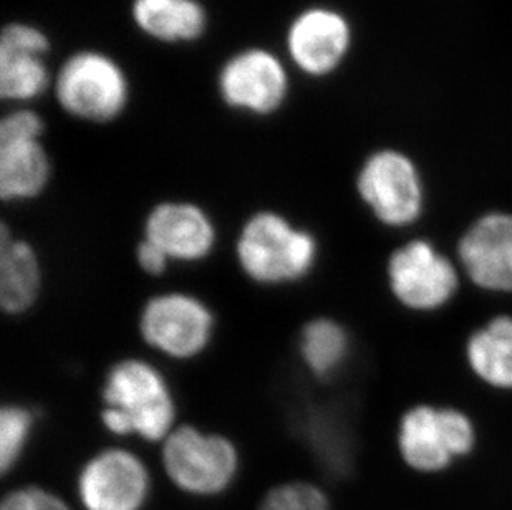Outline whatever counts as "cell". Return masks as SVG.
Here are the masks:
<instances>
[{"instance_id":"cell-1","label":"cell","mask_w":512,"mask_h":510,"mask_svg":"<svg viewBox=\"0 0 512 510\" xmlns=\"http://www.w3.org/2000/svg\"><path fill=\"white\" fill-rule=\"evenodd\" d=\"M178 405L163 371L143 358H121L102 385L100 421L115 438L163 443L176 424Z\"/></svg>"},{"instance_id":"cell-2","label":"cell","mask_w":512,"mask_h":510,"mask_svg":"<svg viewBox=\"0 0 512 510\" xmlns=\"http://www.w3.org/2000/svg\"><path fill=\"white\" fill-rule=\"evenodd\" d=\"M234 251L242 274L262 287L299 284L319 262V241L314 232L271 209L247 217Z\"/></svg>"},{"instance_id":"cell-3","label":"cell","mask_w":512,"mask_h":510,"mask_svg":"<svg viewBox=\"0 0 512 510\" xmlns=\"http://www.w3.org/2000/svg\"><path fill=\"white\" fill-rule=\"evenodd\" d=\"M161 464L178 491L211 499L234 486L241 472V453L224 434L179 424L161 443Z\"/></svg>"},{"instance_id":"cell-4","label":"cell","mask_w":512,"mask_h":510,"mask_svg":"<svg viewBox=\"0 0 512 510\" xmlns=\"http://www.w3.org/2000/svg\"><path fill=\"white\" fill-rule=\"evenodd\" d=\"M138 330L146 347L170 360L189 361L211 347L216 315L198 295L170 290L146 300Z\"/></svg>"},{"instance_id":"cell-5","label":"cell","mask_w":512,"mask_h":510,"mask_svg":"<svg viewBox=\"0 0 512 510\" xmlns=\"http://www.w3.org/2000/svg\"><path fill=\"white\" fill-rule=\"evenodd\" d=\"M55 95L68 115L92 123H107L125 110L130 85L123 68L112 57L85 50L72 55L60 67Z\"/></svg>"},{"instance_id":"cell-6","label":"cell","mask_w":512,"mask_h":510,"mask_svg":"<svg viewBox=\"0 0 512 510\" xmlns=\"http://www.w3.org/2000/svg\"><path fill=\"white\" fill-rule=\"evenodd\" d=\"M474 443V424L455 408L415 406L403 414L398 426L401 458L416 471H441L468 454Z\"/></svg>"},{"instance_id":"cell-7","label":"cell","mask_w":512,"mask_h":510,"mask_svg":"<svg viewBox=\"0 0 512 510\" xmlns=\"http://www.w3.org/2000/svg\"><path fill=\"white\" fill-rule=\"evenodd\" d=\"M357 191L373 216L388 227L411 226L425 206L420 171L410 156L397 150L375 151L363 161Z\"/></svg>"},{"instance_id":"cell-8","label":"cell","mask_w":512,"mask_h":510,"mask_svg":"<svg viewBox=\"0 0 512 510\" xmlns=\"http://www.w3.org/2000/svg\"><path fill=\"white\" fill-rule=\"evenodd\" d=\"M75 489L83 510H143L150 501L153 477L138 454L113 446L83 462Z\"/></svg>"},{"instance_id":"cell-9","label":"cell","mask_w":512,"mask_h":510,"mask_svg":"<svg viewBox=\"0 0 512 510\" xmlns=\"http://www.w3.org/2000/svg\"><path fill=\"white\" fill-rule=\"evenodd\" d=\"M387 277L395 299L418 312L445 307L459 285L453 262L426 241H411L393 252Z\"/></svg>"},{"instance_id":"cell-10","label":"cell","mask_w":512,"mask_h":510,"mask_svg":"<svg viewBox=\"0 0 512 510\" xmlns=\"http://www.w3.org/2000/svg\"><path fill=\"white\" fill-rule=\"evenodd\" d=\"M226 105L251 115L266 116L281 108L289 93V77L274 53L247 49L229 58L218 78Z\"/></svg>"},{"instance_id":"cell-11","label":"cell","mask_w":512,"mask_h":510,"mask_svg":"<svg viewBox=\"0 0 512 510\" xmlns=\"http://www.w3.org/2000/svg\"><path fill=\"white\" fill-rule=\"evenodd\" d=\"M143 239L158 247L171 264H199L218 246V227L198 204L163 201L145 217Z\"/></svg>"},{"instance_id":"cell-12","label":"cell","mask_w":512,"mask_h":510,"mask_svg":"<svg viewBox=\"0 0 512 510\" xmlns=\"http://www.w3.org/2000/svg\"><path fill=\"white\" fill-rule=\"evenodd\" d=\"M352 45V27L340 12L312 7L295 17L287 32L292 62L310 77L335 72Z\"/></svg>"},{"instance_id":"cell-13","label":"cell","mask_w":512,"mask_h":510,"mask_svg":"<svg viewBox=\"0 0 512 510\" xmlns=\"http://www.w3.org/2000/svg\"><path fill=\"white\" fill-rule=\"evenodd\" d=\"M458 257L474 285L489 292H512V214L479 217L461 237Z\"/></svg>"},{"instance_id":"cell-14","label":"cell","mask_w":512,"mask_h":510,"mask_svg":"<svg viewBox=\"0 0 512 510\" xmlns=\"http://www.w3.org/2000/svg\"><path fill=\"white\" fill-rule=\"evenodd\" d=\"M47 35L29 24H10L0 37V95L5 100L27 102L49 87L45 53Z\"/></svg>"},{"instance_id":"cell-15","label":"cell","mask_w":512,"mask_h":510,"mask_svg":"<svg viewBox=\"0 0 512 510\" xmlns=\"http://www.w3.org/2000/svg\"><path fill=\"white\" fill-rule=\"evenodd\" d=\"M44 272L35 247L4 227L0 237V307L10 317L32 310L39 300Z\"/></svg>"},{"instance_id":"cell-16","label":"cell","mask_w":512,"mask_h":510,"mask_svg":"<svg viewBox=\"0 0 512 510\" xmlns=\"http://www.w3.org/2000/svg\"><path fill=\"white\" fill-rule=\"evenodd\" d=\"M42 138H0V196L5 203L39 198L52 178Z\"/></svg>"},{"instance_id":"cell-17","label":"cell","mask_w":512,"mask_h":510,"mask_svg":"<svg viewBox=\"0 0 512 510\" xmlns=\"http://www.w3.org/2000/svg\"><path fill=\"white\" fill-rule=\"evenodd\" d=\"M133 19L146 35L168 44L193 42L208 24L198 0H135Z\"/></svg>"},{"instance_id":"cell-18","label":"cell","mask_w":512,"mask_h":510,"mask_svg":"<svg viewBox=\"0 0 512 510\" xmlns=\"http://www.w3.org/2000/svg\"><path fill=\"white\" fill-rule=\"evenodd\" d=\"M474 375L499 390H512V318L496 317L466 343Z\"/></svg>"},{"instance_id":"cell-19","label":"cell","mask_w":512,"mask_h":510,"mask_svg":"<svg viewBox=\"0 0 512 510\" xmlns=\"http://www.w3.org/2000/svg\"><path fill=\"white\" fill-rule=\"evenodd\" d=\"M297 348L305 370L317 380H329L348 360L350 337L334 318H312L300 330Z\"/></svg>"},{"instance_id":"cell-20","label":"cell","mask_w":512,"mask_h":510,"mask_svg":"<svg viewBox=\"0 0 512 510\" xmlns=\"http://www.w3.org/2000/svg\"><path fill=\"white\" fill-rule=\"evenodd\" d=\"M37 424L34 409L20 403L4 405L0 411V471L9 474L19 466L32 441Z\"/></svg>"},{"instance_id":"cell-21","label":"cell","mask_w":512,"mask_h":510,"mask_svg":"<svg viewBox=\"0 0 512 510\" xmlns=\"http://www.w3.org/2000/svg\"><path fill=\"white\" fill-rule=\"evenodd\" d=\"M259 510H330V501L317 484L289 481L271 487L262 497Z\"/></svg>"},{"instance_id":"cell-22","label":"cell","mask_w":512,"mask_h":510,"mask_svg":"<svg viewBox=\"0 0 512 510\" xmlns=\"http://www.w3.org/2000/svg\"><path fill=\"white\" fill-rule=\"evenodd\" d=\"M0 510H73L63 497L40 486L15 487L5 494Z\"/></svg>"},{"instance_id":"cell-23","label":"cell","mask_w":512,"mask_h":510,"mask_svg":"<svg viewBox=\"0 0 512 510\" xmlns=\"http://www.w3.org/2000/svg\"><path fill=\"white\" fill-rule=\"evenodd\" d=\"M44 121L30 110L12 111L0 123V138H42Z\"/></svg>"},{"instance_id":"cell-24","label":"cell","mask_w":512,"mask_h":510,"mask_svg":"<svg viewBox=\"0 0 512 510\" xmlns=\"http://www.w3.org/2000/svg\"><path fill=\"white\" fill-rule=\"evenodd\" d=\"M135 257L138 267L151 277H161L171 264L170 259L158 247L145 239H141L136 247Z\"/></svg>"}]
</instances>
